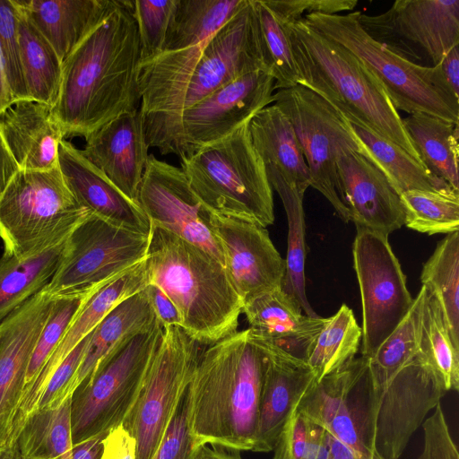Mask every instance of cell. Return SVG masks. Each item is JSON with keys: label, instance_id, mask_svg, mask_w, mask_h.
<instances>
[{"label": "cell", "instance_id": "22", "mask_svg": "<svg viewBox=\"0 0 459 459\" xmlns=\"http://www.w3.org/2000/svg\"><path fill=\"white\" fill-rule=\"evenodd\" d=\"M149 283L145 258L108 281L89 297L38 377L23 394L14 424L15 435L27 417L36 409L50 377L65 357L116 307L143 290Z\"/></svg>", "mask_w": 459, "mask_h": 459}, {"label": "cell", "instance_id": "58", "mask_svg": "<svg viewBox=\"0 0 459 459\" xmlns=\"http://www.w3.org/2000/svg\"><path fill=\"white\" fill-rule=\"evenodd\" d=\"M13 103H14V99L9 86L5 65L0 50V113Z\"/></svg>", "mask_w": 459, "mask_h": 459}, {"label": "cell", "instance_id": "46", "mask_svg": "<svg viewBox=\"0 0 459 459\" xmlns=\"http://www.w3.org/2000/svg\"><path fill=\"white\" fill-rule=\"evenodd\" d=\"M177 0L133 1L141 47V64L161 55Z\"/></svg>", "mask_w": 459, "mask_h": 459}, {"label": "cell", "instance_id": "54", "mask_svg": "<svg viewBox=\"0 0 459 459\" xmlns=\"http://www.w3.org/2000/svg\"><path fill=\"white\" fill-rule=\"evenodd\" d=\"M106 435L102 434L76 444L67 453L54 459H100Z\"/></svg>", "mask_w": 459, "mask_h": 459}, {"label": "cell", "instance_id": "39", "mask_svg": "<svg viewBox=\"0 0 459 459\" xmlns=\"http://www.w3.org/2000/svg\"><path fill=\"white\" fill-rule=\"evenodd\" d=\"M420 281L438 300L459 347V233L446 234L423 264Z\"/></svg>", "mask_w": 459, "mask_h": 459}, {"label": "cell", "instance_id": "11", "mask_svg": "<svg viewBox=\"0 0 459 459\" xmlns=\"http://www.w3.org/2000/svg\"><path fill=\"white\" fill-rule=\"evenodd\" d=\"M273 102L294 128L308 168L310 186L327 199L344 222L351 221L338 195L336 161L351 151L371 159L350 122L323 98L299 84L277 91Z\"/></svg>", "mask_w": 459, "mask_h": 459}, {"label": "cell", "instance_id": "50", "mask_svg": "<svg viewBox=\"0 0 459 459\" xmlns=\"http://www.w3.org/2000/svg\"><path fill=\"white\" fill-rule=\"evenodd\" d=\"M281 24H290L312 13L339 14L352 11L357 0H263Z\"/></svg>", "mask_w": 459, "mask_h": 459}, {"label": "cell", "instance_id": "30", "mask_svg": "<svg viewBox=\"0 0 459 459\" xmlns=\"http://www.w3.org/2000/svg\"><path fill=\"white\" fill-rule=\"evenodd\" d=\"M252 143L264 165H273L285 180L305 193L309 171L294 128L274 104L258 111L248 123Z\"/></svg>", "mask_w": 459, "mask_h": 459}, {"label": "cell", "instance_id": "47", "mask_svg": "<svg viewBox=\"0 0 459 459\" xmlns=\"http://www.w3.org/2000/svg\"><path fill=\"white\" fill-rule=\"evenodd\" d=\"M0 50L14 102L29 100L18 34V11L13 0H0Z\"/></svg>", "mask_w": 459, "mask_h": 459}, {"label": "cell", "instance_id": "53", "mask_svg": "<svg viewBox=\"0 0 459 459\" xmlns=\"http://www.w3.org/2000/svg\"><path fill=\"white\" fill-rule=\"evenodd\" d=\"M145 290L155 316L162 327H181L182 320L179 311L170 298L155 284H148Z\"/></svg>", "mask_w": 459, "mask_h": 459}, {"label": "cell", "instance_id": "17", "mask_svg": "<svg viewBox=\"0 0 459 459\" xmlns=\"http://www.w3.org/2000/svg\"><path fill=\"white\" fill-rule=\"evenodd\" d=\"M374 388L377 451L382 459H398L446 391L420 351L390 377L374 384Z\"/></svg>", "mask_w": 459, "mask_h": 459}, {"label": "cell", "instance_id": "19", "mask_svg": "<svg viewBox=\"0 0 459 459\" xmlns=\"http://www.w3.org/2000/svg\"><path fill=\"white\" fill-rule=\"evenodd\" d=\"M53 302L43 289L0 323V447L14 442L27 368Z\"/></svg>", "mask_w": 459, "mask_h": 459}, {"label": "cell", "instance_id": "24", "mask_svg": "<svg viewBox=\"0 0 459 459\" xmlns=\"http://www.w3.org/2000/svg\"><path fill=\"white\" fill-rule=\"evenodd\" d=\"M250 335L263 345L267 354L252 451L268 453L274 449L286 422L316 377L306 361Z\"/></svg>", "mask_w": 459, "mask_h": 459}, {"label": "cell", "instance_id": "14", "mask_svg": "<svg viewBox=\"0 0 459 459\" xmlns=\"http://www.w3.org/2000/svg\"><path fill=\"white\" fill-rule=\"evenodd\" d=\"M181 327L163 329L140 394L123 422L136 441V459H152L203 351Z\"/></svg>", "mask_w": 459, "mask_h": 459}, {"label": "cell", "instance_id": "29", "mask_svg": "<svg viewBox=\"0 0 459 459\" xmlns=\"http://www.w3.org/2000/svg\"><path fill=\"white\" fill-rule=\"evenodd\" d=\"M157 323L145 288L121 302L93 330L74 377L73 393L127 340Z\"/></svg>", "mask_w": 459, "mask_h": 459}, {"label": "cell", "instance_id": "40", "mask_svg": "<svg viewBox=\"0 0 459 459\" xmlns=\"http://www.w3.org/2000/svg\"><path fill=\"white\" fill-rule=\"evenodd\" d=\"M420 351L440 378L445 389L459 388V347L451 333L437 299L426 288Z\"/></svg>", "mask_w": 459, "mask_h": 459}, {"label": "cell", "instance_id": "26", "mask_svg": "<svg viewBox=\"0 0 459 459\" xmlns=\"http://www.w3.org/2000/svg\"><path fill=\"white\" fill-rule=\"evenodd\" d=\"M249 333L304 361L326 318L307 316L299 303L281 287L243 303Z\"/></svg>", "mask_w": 459, "mask_h": 459}, {"label": "cell", "instance_id": "15", "mask_svg": "<svg viewBox=\"0 0 459 459\" xmlns=\"http://www.w3.org/2000/svg\"><path fill=\"white\" fill-rule=\"evenodd\" d=\"M352 255L362 307L361 356L370 358L408 314L413 299L387 235L357 229Z\"/></svg>", "mask_w": 459, "mask_h": 459}, {"label": "cell", "instance_id": "33", "mask_svg": "<svg viewBox=\"0 0 459 459\" xmlns=\"http://www.w3.org/2000/svg\"><path fill=\"white\" fill-rule=\"evenodd\" d=\"M265 169L272 188L282 202L288 221L287 255L281 289L297 299L307 316L316 317L318 315L311 307L306 294L305 193L290 185L273 165H265Z\"/></svg>", "mask_w": 459, "mask_h": 459}, {"label": "cell", "instance_id": "20", "mask_svg": "<svg viewBox=\"0 0 459 459\" xmlns=\"http://www.w3.org/2000/svg\"><path fill=\"white\" fill-rule=\"evenodd\" d=\"M210 224L221 247L226 271L242 303L281 287L285 261L266 228L213 213Z\"/></svg>", "mask_w": 459, "mask_h": 459}, {"label": "cell", "instance_id": "57", "mask_svg": "<svg viewBox=\"0 0 459 459\" xmlns=\"http://www.w3.org/2000/svg\"><path fill=\"white\" fill-rule=\"evenodd\" d=\"M206 445L199 448L197 459H242L240 451L230 450L221 446Z\"/></svg>", "mask_w": 459, "mask_h": 459}, {"label": "cell", "instance_id": "1", "mask_svg": "<svg viewBox=\"0 0 459 459\" xmlns=\"http://www.w3.org/2000/svg\"><path fill=\"white\" fill-rule=\"evenodd\" d=\"M140 66L133 0H111L101 22L62 64L52 113L65 138H87L117 117L138 110Z\"/></svg>", "mask_w": 459, "mask_h": 459}, {"label": "cell", "instance_id": "8", "mask_svg": "<svg viewBox=\"0 0 459 459\" xmlns=\"http://www.w3.org/2000/svg\"><path fill=\"white\" fill-rule=\"evenodd\" d=\"M90 213L75 199L58 166L20 169L0 196L4 254L21 257L53 247Z\"/></svg>", "mask_w": 459, "mask_h": 459}, {"label": "cell", "instance_id": "35", "mask_svg": "<svg viewBox=\"0 0 459 459\" xmlns=\"http://www.w3.org/2000/svg\"><path fill=\"white\" fill-rule=\"evenodd\" d=\"M14 5L18 11L21 61L28 98L52 108L58 96L62 63L50 43Z\"/></svg>", "mask_w": 459, "mask_h": 459}, {"label": "cell", "instance_id": "5", "mask_svg": "<svg viewBox=\"0 0 459 459\" xmlns=\"http://www.w3.org/2000/svg\"><path fill=\"white\" fill-rule=\"evenodd\" d=\"M282 26L291 46L299 85L323 98L348 121L399 145L423 165L402 117L381 82L360 60L303 20Z\"/></svg>", "mask_w": 459, "mask_h": 459}, {"label": "cell", "instance_id": "4", "mask_svg": "<svg viewBox=\"0 0 459 459\" xmlns=\"http://www.w3.org/2000/svg\"><path fill=\"white\" fill-rule=\"evenodd\" d=\"M151 226L149 282L174 302L181 328L202 346L236 333L243 303L225 266L200 247Z\"/></svg>", "mask_w": 459, "mask_h": 459}, {"label": "cell", "instance_id": "23", "mask_svg": "<svg viewBox=\"0 0 459 459\" xmlns=\"http://www.w3.org/2000/svg\"><path fill=\"white\" fill-rule=\"evenodd\" d=\"M85 140L82 155L128 199L138 204L149 157L140 108L111 120Z\"/></svg>", "mask_w": 459, "mask_h": 459}, {"label": "cell", "instance_id": "37", "mask_svg": "<svg viewBox=\"0 0 459 459\" xmlns=\"http://www.w3.org/2000/svg\"><path fill=\"white\" fill-rule=\"evenodd\" d=\"M71 396L51 409H36L24 420L15 443L21 459H54L73 447Z\"/></svg>", "mask_w": 459, "mask_h": 459}, {"label": "cell", "instance_id": "6", "mask_svg": "<svg viewBox=\"0 0 459 459\" xmlns=\"http://www.w3.org/2000/svg\"><path fill=\"white\" fill-rule=\"evenodd\" d=\"M248 122L227 136L182 155L180 168L204 206L216 215L274 222L273 188Z\"/></svg>", "mask_w": 459, "mask_h": 459}, {"label": "cell", "instance_id": "21", "mask_svg": "<svg viewBox=\"0 0 459 459\" xmlns=\"http://www.w3.org/2000/svg\"><path fill=\"white\" fill-rule=\"evenodd\" d=\"M338 195L357 229L389 235L404 225L400 195L385 175L357 152L336 161Z\"/></svg>", "mask_w": 459, "mask_h": 459}, {"label": "cell", "instance_id": "41", "mask_svg": "<svg viewBox=\"0 0 459 459\" xmlns=\"http://www.w3.org/2000/svg\"><path fill=\"white\" fill-rule=\"evenodd\" d=\"M425 296L426 287L422 285L405 317L377 351L367 358L374 384L390 377L420 351Z\"/></svg>", "mask_w": 459, "mask_h": 459}, {"label": "cell", "instance_id": "45", "mask_svg": "<svg viewBox=\"0 0 459 459\" xmlns=\"http://www.w3.org/2000/svg\"><path fill=\"white\" fill-rule=\"evenodd\" d=\"M273 450V459H327L326 432L294 410Z\"/></svg>", "mask_w": 459, "mask_h": 459}, {"label": "cell", "instance_id": "56", "mask_svg": "<svg viewBox=\"0 0 459 459\" xmlns=\"http://www.w3.org/2000/svg\"><path fill=\"white\" fill-rule=\"evenodd\" d=\"M19 169L0 130V196Z\"/></svg>", "mask_w": 459, "mask_h": 459}, {"label": "cell", "instance_id": "27", "mask_svg": "<svg viewBox=\"0 0 459 459\" xmlns=\"http://www.w3.org/2000/svg\"><path fill=\"white\" fill-rule=\"evenodd\" d=\"M4 140L21 169H50L58 166L65 134L51 107L31 100L15 101L0 113Z\"/></svg>", "mask_w": 459, "mask_h": 459}, {"label": "cell", "instance_id": "7", "mask_svg": "<svg viewBox=\"0 0 459 459\" xmlns=\"http://www.w3.org/2000/svg\"><path fill=\"white\" fill-rule=\"evenodd\" d=\"M359 13H312L302 20L360 60L381 82L397 111L426 113L458 124L459 98L446 82L439 65L420 66L392 53L362 29Z\"/></svg>", "mask_w": 459, "mask_h": 459}, {"label": "cell", "instance_id": "10", "mask_svg": "<svg viewBox=\"0 0 459 459\" xmlns=\"http://www.w3.org/2000/svg\"><path fill=\"white\" fill-rule=\"evenodd\" d=\"M273 84L264 70L236 79L145 131L149 148L181 157L227 136L273 103Z\"/></svg>", "mask_w": 459, "mask_h": 459}, {"label": "cell", "instance_id": "3", "mask_svg": "<svg viewBox=\"0 0 459 459\" xmlns=\"http://www.w3.org/2000/svg\"><path fill=\"white\" fill-rule=\"evenodd\" d=\"M266 362L264 348L248 329L203 350L186 389L195 446L253 450Z\"/></svg>", "mask_w": 459, "mask_h": 459}, {"label": "cell", "instance_id": "42", "mask_svg": "<svg viewBox=\"0 0 459 459\" xmlns=\"http://www.w3.org/2000/svg\"><path fill=\"white\" fill-rule=\"evenodd\" d=\"M404 225L428 235L459 230V191L409 190L400 195Z\"/></svg>", "mask_w": 459, "mask_h": 459}, {"label": "cell", "instance_id": "16", "mask_svg": "<svg viewBox=\"0 0 459 459\" xmlns=\"http://www.w3.org/2000/svg\"><path fill=\"white\" fill-rule=\"evenodd\" d=\"M362 29L396 56L420 66L437 65L459 45V0H396L379 14H359Z\"/></svg>", "mask_w": 459, "mask_h": 459}, {"label": "cell", "instance_id": "49", "mask_svg": "<svg viewBox=\"0 0 459 459\" xmlns=\"http://www.w3.org/2000/svg\"><path fill=\"white\" fill-rule=\"evenodd\" d=\"M200 447L190 433L186 390L152 459H197Z\"/></svg>", "mask_w": 459, "mask_h": 459}, {"label": "cell", "instance_id": "55", "mask_svg": "<svg viewBox=\"0 0 459 459\" xmlns=\"http://www.w3.org/2000/svg\"><path fill=\"white\" fill-rule=\"evenodd\" d=\"M438 65L446 82L459 98V45L453 47Z\"/></svg>", "mask_w": 459, "mask_h": 459}, {"label": "cell", "instance_id": "13", "mask_svg": "<svg viewBox=\"0 0 459 459\" xmlns=\"http://www.w3.org/2000/svg\"><path fill=\"white\" fill-rule=\"evenodd\" d=\"M150 235L91 212L65 240L60 264L44 288L52 298L91 291L146 258Z\"/></svg>", "mask_w": 459, "mask_h": 459}, {"label": "cell", "instance_id": "44", "mask_svg": "<svg viewBox=\"0 0 459 459\" xmlns=\"http://www.w3.org/2000/svg\"><path fill=\"white\" fill-rule=\"evenodd\" d=\"M100 287L86 293L54 299L49 316L39 334L29 362L23 394L41 372L82 305Z\"/></svg>", "mask_w": 459, "mask_h": 459}, {"label": "cell", "instance_id": "32", "mask_svg": "<svg viewBox=\"0 0 459 459\" xmlns=\"http://www.w3.org/2000/svg\"><path fill=\"white\" fill-rule=\"evenodd\" d=\"M66 238L30 255L0 257V323L48 285L60 264Z\"/></svg>", "mask_w": 459, "mask_h": 459}, {"label": "cell", "instance_id": "48", "mask_svg": "<svg viewBox=\"0 0 459 459\" xmlns=\"http://www.w3.org/2000/svg\"><path fill=\"white\" fill-rule=\"evenodd\" d=\"M92 332L74 347L54 371L43 390L36 409L56 408L72 395L74 377L83 359Z\"/></svg>", "mask_w": 459, "mask_h": 459}, {"label": "cell", "instance_id": "36", "mask_svg": "<svg viewBox=\"0 0 459 459\" xmlns=\"http://www.w3.org/2000/svg\"><path fill=\"white\" fill-rule=\"evenodd\" d=\"M350 124L368 150L372 163L385 175L399 195L409 190L454 189L444 179L430 173L399 145L359 123Z\"/></svg>", "mask_w": 459, "mask_h": 459}, {"label": "cell", "instance_id": "31", "mask_svg": "<svg viewBox=\"0 0 459 459\" xmlns=\"http://www.w3.org/2000/svg\"><path fill=\"white\" fill-rule=\"evenodd\" d=\"M402 122L424 167L459 191L458 124L421 112Z\"/></svg>", "mask_w": 459, "mask_h": 459}, {"label": "cell", "instance_id": "18", "mask_svg": "<svg viewBox=\"0 0 459 459\" xmlns=\"http://www.w3.org/2000/svg\"><path fill=\"white\" fill-rule=\"evenodd\" d=\"M138 204L152 225L200 247L224 265L221 247L210 224L211 212L195 195L180 167L149 154Z\"/></svg>", "mask_w": 459, "mask_h": 459}, {"label": "cell", "instance_id": "28", "mask_svg": "<svg viewBox=\"0 0 459 459\" xmlns=\"http://www.w3.org/2000/svg\"><path fill=\"white\" fill-rule=\"evenodd\" d=\"M63 64L101 22L111 0H13Z\"/></svg>", "mask_w": 459, "mask_h": 459}, {"label": "cell", "instance_id": "25", "mask_svg": "<svg viewBox=\"0 0 459 459\" xmlns=\"http://www.w3.org/2000/svg\"><path fill=\"white\" fill-rule=\"evenodd\" d=\"M58 167L77 202L92 214L117 226L150 235L151 222L138 204L128 199L70 142L63 139Z\"/></svg>", "mask_w": 459, "mask_h": 459}, {"label": "cell", "instance_id": "38", "mask_svg": "<svg viewBox=\"0 0 459 459\" xmlns=\"http://www.w3.org/2000/svg\"><path fill=\"white\" fill-rule=\"evenodd\" d=\"M362 339L352 310L342 304L317 334L307 358L316 381L336 371L356 357Z\"/></svg>", "mask_w": 459, "mask_h": 459}, {"label": "cell", "instance_id": "43", "mask_svg": "<svg viewBox=\"0 0 459 459\" xmlns=\"http://www.w3.org/2000/svg\"><path fill=\"white\" fill-rule=\"evenodd\" d=\"M265 70L274 80L273 89L298 85L299 74L287 32L263 0H253Z\"/></svg>", "mask_w": 459, "mask_h": 459}, {"label": "cell", "instance_id": "9", "mask_svg": "<svg viewBox=\"0 0 459 459\" xmlns=\"http://www.w3.org/2000/svg\"><path fill=\"white\" fill-rule=\"evenodd\" d=\"M163 329L157 323L131 337L76 387L70 404L73 446L123 424L140 394Z\"/></svg>", "mask_w": 459, "mask_h": 459}, {"label": "cell", "instance_id": "51", "mask_svg": "<svg viewBox=\"0 0 459 459\" xmlns=\"http://www.w3.org/2000/svg\"><path fill=\"white\" fill-rule=\"evenodd\" d=\"M430 417L422 423L424 446L419 459H459L440 403Z\"/></svg>", "mask_w": 459, "mask_h": 459}, {"label": "cell", "instance_id": "52", "mask_svg": "<svg viewBox=\"0 0 459 459\" xmlns=\"http://www.w3.org/2000/svg\"><path fill=\"white\" fill-rule=\"evenodd\" d=\"M100 459H136V441L123 424L104 437Z\"/></svg>", "mask_w": 459, "mask_h": 459}, {"label": "cell", "instance_id": "2", "mask_svg": "<svg viewBox=\"0 0 459 459\" xmlns=\"http://www.w3.org/2000/svg\"><path fill=\"white\" fill-rule=\"evenodd\" d=\"M257 70L266 71L253 0H247L206 41L183 50L164 52L141 64L140 111L144 130Z\"/></svg>", "mask_w": 459, "mask_h": 459}, {"label": "cell", "instance_id": "59", "mask_svg": "<svg viewBox=\"0 0 459 459\" xmlns=\"http://www.w3.org/2000/svg\"><path fill=\"white\" fill-rule=\"evenodd\" d=\"M326 441L328 446L327 459H357L344 445L328 432H326Z\"/></svg>", "mask_w": 459, "mask_h": 459}, {"label": "cell", "instance_id": "34", "mask_svg": "<svg viewBox=\"0 0 459 459\" xmlns=\"http://www.w3.org/2000/svg\"><path fill=\"white\" fill-rule=\"evenodd\" d=\"M247 0H177L164 52L179 51L210 39L247 4Z\"/></svg>", "mask_w": 459, "mask_h": 459}, {"label": "cell", "instance_id": "12", "mask_svg": "<svg viewBox=\"0 0 459 459\" xmlns=\"http://www.w3.org/2000/svg\"><path fill=\"white\" fill-rule=\"evenodd\" d=\"M295 410L322 427L357 459H382L376 448L377 400L367 358L355 357L315 381Z\"/></svg>", "mask_w": 459, "mask_h": 459}, {"label": "cell", "instance_id": "60", "mask_svg": "<svg viewBox=\"0 0 459 459\" xmlns=\"http://www.w3.org/2000/svg\"><path fill=\"white\" fill-rule=\"evenodd\" d=\"M0 459H21L18 446L15 442L0 447Z\"/></svg>", "mask_w": 459, "mask_h": 459}]
</instances>
